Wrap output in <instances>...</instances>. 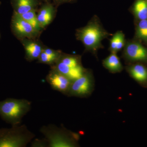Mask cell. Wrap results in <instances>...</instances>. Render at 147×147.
I'll list each match as a JSON object with an SVG mask.
<instances>
[{"label":"cell","mask_w":147,"mask_h":147,"mask_svg":"<svg viewBox=\"0 0 147 147\" xmlns=\"http://www.w3.org/2000/svg\"><path fill=\"white\" fill-rule=\"evenodd\" d=\"M42 51L47 55L52 57L55 58L57 61L60 57L61 55L62 54V53L60 50H54V49H51V48L45 46L43 48Z\"/></svg>","instance_id":"obj_20"},{"label":"cell","mask_w":147,"mask_h":147,"mask_svg":"<svg viewBox=\"0 0 147 147\" xmlns=\"http://www.w3.org/2000/svg\"><path fill=\"white\" fill-rule=\"evenodd\" d=\"M125 37L123 34L121 32H118V39L116 47V53L122 49L124 45Z\"/></svg>","instance_id":"obj_22"},{"label":"cell","mask_w":147,"mask_h":147,"mask_svg":"<svg viewBox=\"0 0 147 147\" xmlns=\"http://www.w3.org/2000/svg\"><path fill=\"white\" fill-rule=\"evenodd\" d=\"M38 1H40V2H45L51 1L50 0H38Z\"/></svg>","instance_id":"obj_25"},{"label":"cell","mask_w":147,"mask_h":147,"mask_svg":"<svg viewBox=\"0 0 147 147\" xmlns=\"http://www.w3.org/2000/svg\"><path fill=\"white\" fill-rule=\"evenodd\" d=\"M135 16L140 20L147 19V0H136L133 6Z\"/></svg>","instance_id":"obj_15"},{"label":"cell","mask_w":147,"mask_h":147,"mask_svg":"<svg viewBox=\"0 0 147 147\" xmlns=\"http://www.w3.org/2000/svg\"><path fill=\"white\" fill-rule=\"evenodd\" d=\"M137 35L139 38L147 42V19L140 20L137 27Z\"/></svg>","instance_id":"obj_18"},{"label":"cell","mask_w":147,"mask_h":147,"mask_svg":"<svg viewBox=\"0 0 147 147\" xmlns=\"http://www.w3.org/2000/svg\"><path fill=\"white\" fill-rule=\"evenodd\" d=\"M46 80L53 90L66 96L72 82L65 75L51 68L46 76Z\"/></svg>","instance_id":"obj_7"},{"label":"cell","mask_w":147,"mask_h":147,"mask_svg":"<svg viewBox=\"0 0 147 147\" xmlns=\"http://www.w3.org/2000/svg\"><path fill=\"white\" fill-rule=\"evenodd\" d=\"M51 68L55 69L65 75L72 82L82 76L86 71L82 65L76 67H69L59 61L51 66Z\"/></svg>","instance_id":"obj_11"},{"label":"cell","mask_w":147,"mask_h":147,"mask_svg":"<svg viewBox=\"0 0 147 147\" xmlns=\"http://www.w3.org/2000/svg\"><path fill=\"white\" fill-rule=\"evenodd\" d=\"M107 34L101 27L96 23H91L79 29L76 37L88 50L95 51L101 45V40Z\"/></svg>","instance_id":"obj_4"},{"label":"cell","mask_w":147,"mask_h":147,"mask_svg":"<svg viewBox=\"0 0 147 147\" xmlns=\"http://www.w3.org/2000/svg\"><path fill=\"white\" fill-rule=\"evenodd\" d=\"M94 88V81L91 73L86 71L82 76L71 82L67 96L80 98L89 96Z\"/></svg>","instance_id":"obj_5"},{"label":"cell","mask_w":147,"mask_h":147,"mask_svg":"<svg viewBox=\"0 0 147 147\" xmlns=\"http://www.w3.org/2000/svg\"><path fill=\"white\" fill-rule=\"evenodd\" d=\"M36 11L37 10H32L20 15L29 24H30L36 30L41 34L43 29L40 27L38 20Z\"/></svg>","instance_id":"obj_17"},{"label":"cell","mask_w":147,"mask_h":147,"mask_svg":"<svg viewBox=\"0 0 147 147\" xmlns=\"http://www.w3.org/2000/svg\"><path fill=\"white\" fill-rule=\"evenodd\" d=\"M38 63L45 64L50 66L53 65L57 62V59L55 58L50 57L44 53L43 51L40 54V55L37 59Z\"/></svg>","instance_id":"obj_19"},{"label":"cell","mask_w":147,"mask_h":147,"mask_svg":"<svg viewBox=\"0 0 147 147\" xmlns=\"http://www.w3.org/2000/svg\"><path fill=\"white\" fill-rule=\"evenodd\" d=\"M31 147H48V144L45 138L42 139H36L31 142Z\"/></svg>","instance_id":"obj_21"},{"label":"cell","mask_w":147,"mask_h":147,"mask_svg":"<svg viewBox=\"0 0 147 147\" xmlns=\"http://www.w3.org/2000/svg\"><path fill=\"white\" fill-rule=\"evenodd\" d=\"M118 39V32L114 35L110 40V48L113 53H116V47Z\"/></svg>","instance_id":"obj_23"},{"label":"cell","mask_w":147,"mask_h":147,"mask_svg":"<svg viewBox=\"0 0 147 147\" xmlns=\"http://www.w3.org/2000/svg\"><path fill=\"white\" fill-rule=\"evenodd\" d=\"M127 59L133 62L147 63V48L139 42L127 44L125 50Z\"/></svg>","instance_id":"obj_9"},{"label":"cell","mask_w":147,"mask_h":147,"mask_svg":"<svg viewBox=\"0 0 147 147\" xmlns=\"http://www.w3.org/2000/svg\"><path fill=\"white\" fill-rule=\"evenodd\" d=\"M57 7L65 3H72L76 2L77 0H50Z\"/></svg>","instance_id":"obj_24"},{"label":"cell","mask_w":147,"mask_h":147,"mask_svg":"<svg viewBox=\"0 0 147 147\" xmlns=\"http://www.w3.org/2000/svg\"><path fill=\"white\" fill-rule=\"evenodd\" d=\"M40 3L38 0H11L14 12L19 15L37 10Z\"/></svg>","instance_id":"obj_13"},{"label":"cell","mask_w":147,"mask_h":147,"mask_svg":"<svg viewBox=\"0 0 147 147\" xmlns=\"http://www.w3.org/2000/svg\"><path fill=\"white\" fill-rule=\"evenodd\" d=\"M127 72L131 78L140 86L147 88V67L141 63H136L128 66Z\"/></svg>","instance_id":"obj_12"},{"label":"cell","mask_w":147,"mask_h":147,"mask_svg":"<svg viewBox=\"0 0 147 147\" xmlns=\"http://www.w3.org/2000/svg\"><path fill=\"white\" fill-rule=\"evenodd\" d=\"M58 61L69 67H76L82 66L81 57L76 55H65L62 53Z\"/></svg>","instance_id":"obj_16"},{"label":"cell","mask_w":147,"mask_h":147,"mask_svg":"<svg viewBox=\"0 0 147 147\" xmlns=\"http://www.w3.org/2000/svg\"><path fill=\"white\" fill-rule=\"evenodd\" d=\"M35 135L25 125L0 129V147H25Z\"/></svg>","instance_id":"obj_3"},{"label":"cell","mask_w":147,"mask_h":147,"mask_svg":"<svg viewBox=\"0 0 147 147\" xmlns=\"http://www.w3.org/2000/svg\"><path fill=\"white\" fill-rule=\"evenodd\" d=\"M116 53H113L103 61L105 68L112 73H117L121 71L123 66Z\"/></svg>","instance_id":"obj_14"},{"label":"cell","mask_w":147,"mask_h":147,"mask_svg":"<svg viewBox=\"0 0 147 147\" xmlns=\"http://www.w3.org/2000/svg\"><path fill=\"white\" fill-rule=\"evenodd\" d=\"M40 131L45 137L48 147L79 146V134L63 126L59 127L55 125H48L42 126Z\"/></svg>","instance_id":"obj_1"},{"label":"cell","mask_w":147,"mask_h":147,"mask_svg":"<svg viewBox=\"0 0 147 147\" xmlns=\"http://www.w3.org/2000/svg\"><path fill=\"white\" fill-rule=\"evenodd\" d=\"M25 51V59L29 62L37 60L45 45L38 39L24 38L21 40Z\"/></svg>","instance_id":"obj_10"},{"label":"cell","mask_w":147,"mask_h":147,"mask_svg":"<svg viewBox=\"0 0 147 147\" xmlns=\"http://www.w3.org/2000/svg\"><path fill=\"white\" fill-rule=\"evenodd\" d=\"M57 7L51 1L45 2L40 6L37 17L40 27L44 30L53 22L57 11Z\"/></svg>","instance_id":"obj_8"},{"label":"cell","mask_w":147,"mask_h":147,"mask_svg":"<svg viewBox=\"0 0 147 147\" xmlns=\"http://www.w3.org/2000/svg\"><path fill=\"white\" fill-rule=\"evenodd\" d=\"M31 105V102L27 99L7 98L0 101V117L12 126L19 125L30 110Z\"/></svg>","instance_id":"obj_2"},{"label":"cell","mask_w":147,"mask_h":147,"mask_svg":"<svg viewBox=\"0 0 147 147\" xmlns=\"http://www.w3.org/2000/svg\"><path fill=\"white\" fill-rule=\"evenodd\" d=\"M11 26L13 33L20 40L24 38L38 39L41 34L21 15L14 11L11 19Z\"/></svg>","instance_id":"obj_6"},{"label":"cell","mask_w":147,"mask_h":147,"mask_svg":"<svg viewBox=\"0 0 147 147\" xmlns=\"http://www.w3.org/2000/svg\"></svg>","instance_id":"obj_26"}]
</instances>
